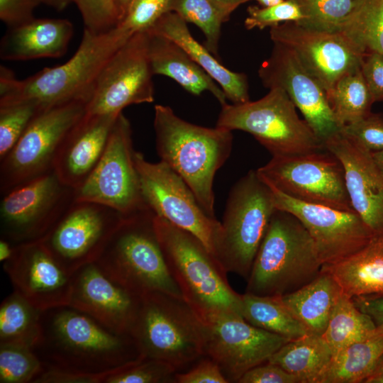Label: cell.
<instances>
[{
    "label": "cell",
    "instance_id": "cell-15",
    "mask_svg": "<svg viewBox=\"0 0 383 383\" xmlns=\"http://www.w3.org/2000/svg\"><path fill=\"white\" fill-rule=\"evenodd\" d=\"M143 197L155 216L196 236L213 255L221 223L202 209L184 180L162 161L150 162L135 151Z\"/></svg>",
    "mask_w": 383,
    "mask_h": 383
},
{
    "label": "cell",
    "instance_id": "cell-6",
    "mask_svg": "<svg viewBox=\"0 0 383 383\" xmlns=\"http://www.w3.org/2000/svg\"><path fill=\"white\" fill-rule=\"evenodd\" d=\"M154 226L170 274L191 306L241 315V294L230 286L226 272L204 244L155 215Z\"/></svg>",
    "mask_w": 383,
    "mask_h": 383
},
{
    "label": "cell",
    "instance_id": "cell-29",
    "mask_svg": "<svg viewBox=\"0 0 383 383\" xmlns=\"http://www.w3.org/2000/svg\"><path fill=\"white\" fill-rule=\"evenodd\" d=\"M343 295L335 279L321 269L310 282L281 298L310 333L322 335Z\"/></svg>",
    "mask_w": 383,
    "mask_h": 383
},
{
    "label": "cell",
    "instance_id": "cell-22",
    "mask_svg": "<svg viewBox=\"0 0 383 383\" xmlns=\"http://www.w3.org/2000/svg\"><path fill=\"white\" fill-rule=\"evenodd\" d=\"M140 299L108 277L95 262L71 274L69 305L115 333L130 334Z\"/></svg>",
    "mask_w": 383,
    "mask_h": 383
},
{
    "label": "cell",
    "instance_id": "cell-42",
    "mask_svg": "<svg viewBox=\"0 0 383 383\" xmlns=\"http://www.w3.org/2000/svg\"><path fill=\"white\" fill-rule=\"evenodd\" d=\"M244 24L248 30L272 28L286 22H299L303 14L296 0H283L271 6H250Z\"/></svg>",
    "mask_w": 383,
    "mask_h": 383
},
{
    "label": "cell",
    "instance_id": "cell-41",
    "mask_svg": "<svg viewBox=\"0 0 383 383\" xmlns=\"http://www.w3.org/2000/svg\"><path fill=\"white\" fill-rule=\"evenodd\" d=\"M177 372L164 361L141 355L107 374L101 383H174Z\"/></svg>",
    "mask_w": 383,
    "mask_h": 383
},
{
    "label": "cell",
    "instance_id": "cell-26",
    "mask_svg": "<svg viewBox=\"0 0 383 383\" xmlns=\"http://www.w3.org/2000/svg\"><path fill=\"white\" fill-rule=\"evenodd\" d=\"M148 30L179 45L222 89L233 104L250 101L247 76L228 70L191 34L187 22L172 11L165 13Z\"/></svg>",
    "mask_w": 383,
    "mask_h": 383
},
{
    "label": "cell",
    "instance_id": "cell-23",
    "mask_svg": "<svg viewBox=\"0 0 383 383\" xmlns=\"http://www.w3.org/2000/svg\"><path fill=\"white\" fill-rule=\"evenodd\" d=\"M343 165L353 209L374 236L383 237V174L371 151L342 128L323 143Z\"/></svg>",
    "mask_w": 383,
    "mask_h": 383
},
{
    "label": "cell",
    "instance_id": "cell-49",
    "mask_svg": "<svg viewBox=\"0 0 383 383\" xmlns=\"http://www.w3.org/2000/svg\"><path fill=\"white\" fill-rule=\"evenodd\" d=\"M238 383H301L294 375L277 365L266 362L243 374Z\"/></svg>",
    "mask_w": 383,
    "mask_h": 383
},
{
    "label": "cell",
    "instance_id": "cell-47",
    "mask_svg": "<svg viewBox=\"0 0 383 383\" xmlns=\"http://www.w3.org/2000/svg\"><path fill=\"white\" fill-rule=\"evenodd\" d=\"M40 0H0V18L9 28L21 26L34 19L35 9Z\"/></svg>",
    "mask_w": 383,
    "mask_h": 383
},
{
    "label": "cell",
    "instance_id": "cell-33",
    "mask_svg": "<svg viewBox=\"0 0 383 383\" xmlns=\"http://www.w3.org/2000/svg\"><path fill=\"white\" fill-rule=\"evenodd\" d=\"M42 310L13 291L0 305V344L33 348L40 332Z\"/></svg>",
    "mask_w": 383,
    "mask_h": 383
},
{
    "label": "cell",
    "instance_id": "cell-35",
    "mask_svg": "<svg viewBox=\"0 0 383 383\" xmlns=\"http://www.w3.org/2000/svg\"><path fill=\"white\" fill-rule=\"evenodd\" d=\"M327 98L341 128L368 115L374 103L360 67L343 76L327 94Z\"/></svg>",
    "mask_w": 383,
    "mask_h": 383
},
{
    "label": "cell",
    "instance_id": "cell-58",
    "mask_svg": "<svg viewBox=\"0 0 383 383\" xmlns=\"http://www.w3.org/2000/svg\"><path fill=\"white\" fill-rule=\"evenodd\" d=\"M262 6L267 7L276 5L283 0H256Z\"/></svg>",
    "mask_w": 383,
    "mask_h": 383
},
{
    "label": "cell",
    "instance_id": "cell-55",
    "mask_svg": "<svg viewBox=\"0 0 383 383\" xmlns=\"http://www.w3.org/2000/svg\"><path fill=\"white\" fill-rule=\"evenodd\" d=\"M40 1L57 11H62L70 3H73L72 0H40Z\"/></svg>",
    "mask_w": 383,
    "mask_h": 383
},
{
    "label": "cell",
    "instance_id": "cell-21",
    "mask_svg": "<svg viewBox=\"0 0 383 383\" xmlns=\"http://www.w3.org/2000/svg\"><path fill=\"white\" fill-rule=\"evenodd\" d=\"M3 267L13 291L38 309L43 311L69 305L71 275L41 240L16 245L13 255Z\"/></svg>",
    "mask_w": 383,
    "mask_h": 383
},
{
    "label": "cell",
    "instance_id": "cell-57",
    "mask_svg": "<svg viewBox=\"0 0 383 383\" xmlns=\"http://www.w3.org/2000/svg\"><path fill=\"white\" fill-rule=\"evenodd\" d=\"M371 154L374 163L383 174V149L371 152Z\"/></svg>",
    "mask_w": 383,
    "mask_h": 383
},
{
    "label": "cell",
    "instance_id": "cell-7",
    "mask_svg": "<svg viewBox=\"0 0 383 383\" xmlns=\"http://www.w3.org/2000/svg\"><path fill=\"white\" fill-rule=\"evenodd\" d=\"M154 216L150 209L125 216L95 262L138 295L158 291L182 296L166 264Z\"/></svg>",
    "mask_w": 383,
    "mask_h": 383
},
{
    "label": "cell",
    "instance_id": "cell-44",
    "mask_svg": "<svg viewBox=\"0 0 383 383\" xmlns=\"http://www.w3.org/2000/svg\"><path fill=\"white\" fill-rule=\"evenodd\" d=\"M83 19L84 28L94 33L109 30L119 22L115 0H73Z\"/></svg>",
    "mask_w": 383,
    "mask_h": 383
},
{
    "label": "cell",
    "instance_id": "cell-27",
    "mask_svg": "<svg viewBox=\"0 0 383 383\" xmlns=\"http://www.w3.org/2000/svg\"><path fill=\"white\" fill-rule=\"evenodd\" d=\"M147 33L148 57L154 75L170 77L196 96L209 91L221 106L227 103L219 85L179 45L150 30Z\"/></svg>",
    "mask_w": 383,
    "mask_h": 383
},
{
    "label": "cell",
    "instance_id": "cell-1",
    "mask_svg": "<svg viewBox=\"0 0 383 383\" xmlns=\"http://www.w3.org/2000/svg\"><path fill=\"white\" fill-rule=\"evenodd\" d=\"M45 369L107 374L140 354L130 334L110 331L70 305L42 311L32 348Z\"/></svg>",
    "mask_w": 383,
    "mask_h": 383
},
{
    "label": "cell",
    "instance_id": "cell-17",
    "mask_svg": "<svg viewBox=\"0 0 383 383\" xmlns=\"http://www.w3.org/2000/svg\"><path fill=\"white\" fill-rule=\"evenodd\" d=\"M153 72L147 30L132 36L99 73L86 105V114L118 116L123 109L154 101Z\"/></svg>",
    "mask_w": 383,
    "mask_h": 383
},
{
    "label": "cell",
    "instance_id": "cell-51",
    "mask_svg": "<svg viewBox=\"0 0 383 383\" xmlns=\"http://www.w3.org/2000/svg\"><path fill=\"white\" fill-rule=\"evenodd\" d=\"M352 299L356 306L370 316L377 326L383 324V295L360 296Z\"/></svg>",
    "mask_w": 383,
    "mask_h": 383
},
{
    "label": "cell",
    "instance_id": "cell-5",
    "mask_svg": "<svg viewBox=\"0 0 383 383\" xmlns=\"http://www.w3.org/2000/svg\"><path fill=\"white\" fill-rule=\"evenodd\" d=\"M130 335L142 355L164 361L177 372L205 357L200 319L182 296L158 291L143 294Z\"/></svg>",
    "mask_w": 383,
    "mask_h": 383
},
{
    "label": "cell",
    "instance_id": "cell-13",
    "mask_svg": "<svg viewBox=\"0 0 383 383\" xmlns=\"http://www.w3.org/2000/svg\"><path fill=\"white\" fill-rule=\"evenodd\" d=\"M74 200L75 189L53 170L1 194L0 238L40 240Z\"/></svg>",
    "mask_w": 383,
    "mask_h": 383
},
{
    "label": "cell",
    "instance_id": "cell-4",
    "mask_svg": "<svg viewBox=\"0 0 383 383\" xmlns=\"http://www.w3.org/2000/svg\"><path fill=\"white\" fill-rule=\"evenodd\" d=\"M322 267L304 225L292 213L277 209L255 257L245 292L282 296L310 282Z\"/></svg>",
    "mask_w": 383,
    "mask_h": 383
},
{
    "label": "cell",
    "instance_id": "cell-54",
    "mask_svg": "<svg viewBox=\"0 0 383 383\" xmlns=\"http://www.w3.org/2000/svg\"><path fill=\"white\" fill-rule=\"evenodd\" d=\"M15 245L10 241L0 238V261L3 263L9 260L13 254Z\"/></svg>",
    "mask_w": 383,
    "mask_h": 383
},
{
    "label": "cell",
    "instance_id": "cell-3",
    "mask_svg": "<svg viewBox=\"0 0 383 383\" xmlns=\"http://www.w3.org/2000/svg\"><path fill=\"white\" fill-rule=\"evenodd\" d=\"M153 126L160 160L184 180L204 211L216 218L213 180L231 153L232 131L189 123L161 104L155 106Z\"/></svg>",
    "mask_w": 383,
    "mask_h": 383
},
{
    "label": "cell",
    "instance_id": "cell-45",
    "mask_svg": "<svg viewBox=\"0 0 383 383\" xmlns=\"http://www.w3.org/2000/svg\"><path fill=\"white\" fill-rule=\"evenodd\" d=\"M371 152L383 149V115L370 112L363 118L342 128Z\"/></svg>",
    "mask_w": 383,
    "mask_h": 383
},
{
    "label": "cell",
    "instance_id": "cell-40",
    "mask_svg": "<svg viewBox=\"0 0 383 383\" xmlns=\"http://www.w3.org/2000/svg\"><path fill=\"white\" fill-rule=\"evenodd\" d=\"M42 109L31 101L0 105V161L13 149Z\"/></svg>",
    "mask_w": 383,
    "mask_h": 383
},
{
    "label": "cell",
    "instance_id": "cell-38",
    "mask_svg": "<svg viewBox=\"0 0 383 383\" xmlns=\"http://www.w3.org/2000/svg\"><path fill=\"white\" fill-rule=\"evenodd\" d=\"M302 26L328 32H341L360 0H296Z\"/></svg>",
    "mask_w": 383,
    "mask_h": 383
},
{
    "label": "cell",
    "instance_id": "cell-36",
    "mask_svg": "<svg viewBox=\"0 0 383 383\" xmlns=\"http://www.w3.org/2000/svg\"><path fill=\"white\" fill-rule=\"evenodd\" d=\"M341 32L363 54L383 55V0H360Z\"/></svg>",
    "mask_w": 383,
    "mask_h": 383
},
{
    "label": "cell",
    "instance_id": "cell-59",
    "mask_svg": "<svg viewBox=\"0 0 383 383\" xmlns=\"http://www.w3.org/2000/svg\"><path fill=\"white\" fill-rule=\"evenodd\" d=\"M73 1V0H72Z\"/></svg>",
    "mask_w": 383,
    "mask_h": 383
},
{
    "label": "cell",
    "instance_id": "cell-8",
    "mask_svg": "<svg viewBox=\"0 0 383 383\" xmlns=\"http://www.w3.org/2000/svg\"><path fill=\"white\" fill-rule=\"evenodd\" d=\"M276 210L272 190L257 170H250L233 186L213 255L226 273L248 279Z\"/></svg>",
    "mask_w": 383,
    "mask_h": 383
},
{
    "label": "cell",
    "instance_id": "cell-37",
    "mask_svg": "<svg viewBox=\"0 0 383 383\" xmlns=\"http://www.w3.org/2000/svg\"><path fill=\"white\" fill-rule=\"evenodd\" d=\"M168 11L199 27L206 48L218 57L221 26L227 21L211 0H168Z\"/></svg>",
    "mask_w": 383,
    "mask_h": 383
},
{
    "label": "cell",
    "instance_id": "cell-20",
    "mask_svg": "<svg viewBox=\"0 0 383 383\" xmlns=\"http://www.w3.org/2000/svg\"><path fill=\"white\" fill-rule=\"evenodd\" d=\"M273 44L270 57L258 70L262 83L269 89H283L323 144L342 128L331 110L325 89L292 50L281 44Z\"/></svg>",
    "mask_w": 383,
    "mask_h": 383
},
{
    "label": "cell",
    "instance_id": "cell-50",
    "mask_svg": "<svg viewBox=\"0 0 383 383\" xmlns=\"http://www.w3.org/2000/svg\"><path fill=\"white\" fill-rule=\"evenodd\" d=\"M106 375L44 368L33 383H101Z\"/></svg>",
    "mask_w": 383,
    "mask_h": 383
},
{
    "label": "cell",
    "instance_id": "cell-11",
    "mask_svg": "<svg viewBox=\"0 0 383 383\" xmlns=\"http://www.w3.org/2000/svg\"><path fill=\"white\" fill-rule=\"evenodd\" d=\"M195 311L202 326L205 356L217 364L228 382L238 383L290 340L252 326L237 313Z\"/></svg>",
    "mask_w": 383,
    "mask_h": 383
},
{
    "label": "cell",
    "instance_id": "cell-43",
    "mask_svg": "<svg viewBox=\"0 0 383 383\" xmlns=\"http://www.w3.org/2000/svg\"><path fill=\"white\" fill-rule=\"evenodd\" d=\"M167 7L168 0H133L117 25L133 36L150 28L167 12Z\"/></svg>",
    "mask_w": 383,
    "mask_h": 383
},
{
    "label": "cell",
    "instance_id": "cell-10",
    "mask_svg": "<svg viewBox=\"0 0 383 383\" xmlns=\"http://www.w3.org/2000/svg\"><path fill=\"white\" fill-rule=\"evenodd\" d=\"M86 105L85 100H73L39 111L0 161V194L53 170L64 139L86 113Z\"/></svg>",
    "mask_w": 383,
    "mask_h": 383
},
{
    "label": "cell",
    "instance_id": "cell-14",
    "mask_svg": "<svg viewBox=\"0 0 383 383\" xmlns=\"http://www.w3.org/2000/svg\"><path fill=\"white\" fill-rule=\"evenodd\" d=\"M135 151L131 123L122 112L111 130L98 164L75 189V199L106 205L124 216L149 209L140 189Z\"/></svg>",
    "mask_w": 383,
    "mask_h": 383
},
{
    "label": "cell",
    "instance_id": "cell-52",
    "mask_svg": "<svg viewBox=\"0 0 383 383\" xmlns=\"http://www.w3.org/2000/svg\"><path fill=\"white\" fill-rule=\"evenodd\" d=\"M218 10L223 15L226 21L230 18L231 14L240 5L250 0H211Z\"/></svg>",
    "mask_w": 383,
    "mask_h": 383
},
{
    "label": "cell",
    "instance_id": "cell-48",
    "mask_svg": "<svg viewBox=\"0 0 383 383\" xmlns=\"http://www.w3.org/2000/svg\"><path fill=\"white\" fill-rule=\"evenodd\" d=\"M360 70L374 102L383 101V55L374 52L366 53Z\"/></svg>",
    "mask_w": 383,
    "mask_h": 383
},
{
    "label": "cell",
    "instance_id": "cell-32",
    "mask_svg": "<svg viewBox=\"0 0 383 383\" xmlns=\"http://www.w3.org/2000/svg\"><path fill=\"white\" fill-rule=\"evenodd\" d=\"M241 316L249 323L294 340L310 333L283 302L281 296L241 294Z\"/></svg>",
    "mask_w": 383,
    "mask_h": 383
},
{
    "label": "cell",
    "instance_id": "cell-34",
    "mask_svg": "<svg viewBox=\"0 0 383 383\" xmlns=\"http://www.w3.org/2000/svg\"><path fill=\"white\" fill-rule=\"evenodd\" d=\"M377 327L372 318L360 310L352 298L341 296L322 337L333 355L371 333Z\"/></svg>",
    "mask_w": 383,
    "mask_h": 383
},
{
    "label": "cell",
    "instance_id": "cell-12",
    "mask_svg": "<svg viewBox=\"0 0 383 383\" xmlns=\"http://www.w3.org/2000/svg\"><path fill=\"white\" fill-rule=\"evenodd\" d=\"M257 171L264 180L294 199L354 211L343 165L325 148L296 155L272 156Z\"/></svg>",
    "mask_w": 383,
    "mask_h": 383
},
{
    "label": "cell",
    "instance_id": "cell-9",
    "mask_svg": "<svg viewBox=\"0 0 383 383\" xmlns=\"http://www.w3.org/2000/svg\"><path fill=\"white\" fill-rule=\"evenodd\" d=\"M217 127L252 135L272 156L291 155L324 148L296 107L280 88L261 99L221 106Z\"/></svg>",
    "mask_w": 383,
    "mask_h": 383
},
{
    "label": "cell",
    "instance_id": "cell-28",
    "mask_svg": "<svg viewBox=\"0 0 383 383\" xmlns=\"http://www.w3.org/2000/svg\"><path fill=\"white\" fill-rule=\"evenodd\" d=\"M322 270L335 279L350 298L383 295V237L374 236L362 249Z\"/></svg>",
    "mask_w": 383,
    "mask_h": 383
},
{
    "label": "cell",
    "instance_id": "cell-24",
    "mask_svg": "<svg viewBox=\"0 0 383 383\" xmlns=\"http://www.w3.org/2000/svg\"><path fill=\"white\" fill-rule=\"evenodd\" d=\"M118 116L85 113L69 132L53 165L66 184L77 189L88 179L104 152Z\"/></svg>",
    "mask_w": 383,
    "mask_h": 383
},
{
    "label": "cell",
    "instance_id": "cell-19",
    "mask_svg": "<svg viewBox=\"0 0 383 383\" xmlns=\"http://www.w3.org/2000/svg\"><path fill=\"white\" fill-rule=\"evenodd\" d=\"M270 38L292 50L326 94L345 74L360 67L365 54L343 33L313 29L296 22L270 28Z\"/></svg>",
    "mask_w": 383,
    "mask_h": 383
},
{
    "label": "cell",
    "instance_id": "cell-53",
    "mask_svg": "<svg viewBox=\"0 0 383 383\" xmlns=\"http://www.w3.org/2000/svg\"><path fill=\"white\" fill-rule=\"evenodd\" d=\"M363 383H383V356Z\"/></svg>",
    "mask_w": 383,
    "mask_h": 383
},
{
    "label": "cell",
    "instance_id": "cell-30",
    "mask_svg": "<svg viewBox=\"0 0 383 383\" xmlns=\"http://www.w3.org/2000/svg\"><path fill=\"white\" fill-rule=\"evenodd\" d=\"M383 356V324L333 357L316 383H360Z\"/></svg>",
    "mask_w": 383,
    "mask_h": 383
},
{
    "label": "cell",
    "instance_id": "cell-2",
    "mask_svg": "<svg viewBox=\"0 0 383 383\" xmlns=\"http://www.w3.org/2000/svg\"><path fill=\"white\" fill-rule=\"evenodd\" d=\"M131 37L118 25L101 33L84 28L79 46L69 60L24 79H18L1 65L0 105L31 101L45 108L73 100L87 103L101 70Z\"/></svg>",
    "mask_w": 383,
    "mask_h": 383
},
{
    "label": "cell",
    "instance_id": "cell-39",
    "mask_svg": "<svg viewBox=\"0 0 383 383\" xmlns=\"http://www.w3.org/2000/svg\"><path fill=\"white\" fill-rule=\"evenodd\" d=\"M44 367L32 348L0 344V382L33 383Z\"/></svg>",
    "mask_w": 383,
    "mask_h": 383
},
{
    "label": "cell",
    "instance_id": "cell-56",
    "mask_svg": "<svg viewBox=\"0 0 383 383\" xmlns=\"http://www.w3.org/2000/svg\"><path fill=\"white\" fill-rule=\"evenodd\" d=\"M133 1V0H115L119 16V22L126 14Z\"/></svg>",
    "mask_w": 383,
    "mask_h": 383
},
{
    "label": "cell",
    "instance_id": "cell-31",
    "mask_svg": "<svg viewBox=\"0 0 383 383\" xmlns=\"http://www.w3.org/2000/svg\"><path fill=\"white\" fill-rule=\"evenodd\" d=\"M332 357V351L322 335L308 333L286 343L267 362L296 376L301 383H316Z\"/></svg>",
    "mask_w": 383,
    "mask_h": 383
},
{
    "label": "cell",
    "instance_id": "cell-46",
    "mask_svg": "<svg viewBox=\"0 0 383 383\" xmlns=\"http://www.w3.org/2000/svg\"><path fill=\"white\" fill-rule=\"evenodd\" d=\"M174 383H228L217 364L204 357L189 370L177 372Z\"/></svg>",
    "mask_w": 383,
    "mask_h": 383
},
{
    "label": "cell",
    "instance_id": "cell-25",
    "mask_svg": "<svg viewBox=\"0 0 383 383\" xmlns=\"http://www.w3.org/2000/svg\"><path fill=\"white\" fill-rule=\"evenodd\" d=\"M73 33V24L67 19L35 18L10 28L1 38L0 57L8 61L60 57L67 52Z\"/></svg>",
    "mask_w": 383,
    "mask_h": 383
},
{
    "label": "cell",
    "instance_id": "cell-18",
    "mask_svg": "<svg viewBox=\"0 0 383 383\" xmlns=\"http://www.w3.org/2000/svg\"><path fill=\"white\" fill-rule=\"evenodd\" d=\"M267 183L272 190L276 209L294 215L308 231L323 265L353 255L374 237L355 211L296 200Z\"/></svg>",
    "mask_w": 383,
    "mask_h": 383
},
{
    "label": "cell",
    "instance_id": "cell-16",
    "mask_svg": "<svg viewBox=\"0 0 383 383\" xmlns=\"http://www.w3.org/2000/svg\"><path fill=\"white\" fill-rule=\"evenodd\" d=\"M124 218L106 205L75 199L40 240L71 275L96 261Z\"/></svg>",
    "mask_w": 383,
    "mask_h": 383
}]
</instances>
